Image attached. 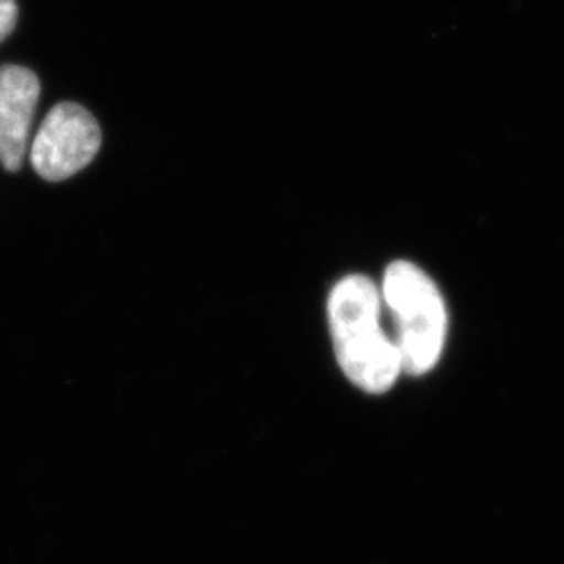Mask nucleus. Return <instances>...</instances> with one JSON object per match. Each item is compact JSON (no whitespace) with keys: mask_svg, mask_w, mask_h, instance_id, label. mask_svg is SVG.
<instances>
[{"mask_svg":"<svg viewBox=\"0 0 564 564\" xmlns=\"http://www.w3.org/2000/svg\"><path fill=\"white\" fill-rule=\"evenodd\" d=\"M328 321L337 364L354 386L383 394L402 375L397 341L381 326V293L365 275H348L332 288Z\"/></svg>","mask_w":564,"mask_h":564,"instance_id":"obj_1","label":"nucleus"},{"mask_svg":"<svg viewBox=\"0 0 564 564\" xmlns=\"http://www.w3.org/2000/svg\"><path fill=\"white\" fill-rule=\"evenodd\" d=\"M380 293L397 325L394 341L403 370L427 375L438 364L447 334V312L438 286L413 262L397 261L387 268Z\"/></svg>","mask_w":564,"mask_h":564,"instance_id":"obj_2","label":"nucleus"},{"mask_svg":"<svg viewBox=\"0 0 564 564\" xmlns=\"http://www.w3.org/2000/svg\"><path fill=\"white\" fill-rule=\"evenodd\" d=\"M101 147V129L85 107L59 104L39 127L30 160L39 176L50 182L70 178L93 162Z\"/></svg>","mask_w":564,"mask_h":564,"instance_id":"obj_3","label":"nucleus"},{"mask_svg":"<svg viewBox=\"0 0 564 564\" xmlns=\"http://www.w3.org/2000/svg\"><path fill=\"white\" fill-rule=\"evenodd\" d=\"M41 85L24 66H0V162L19 171L24 162Z\"/></svg>","mask_w":564,"mask_h":564,"instance_id":"obj_4","label":"nucleus"},{"mask_svg":"<svg viewBox=\"0 0 564 564\" xmlns=\"http://www.w3.org/2000/svg\"><path fill=\"white\" fill-rule=\"evenodd\" d=\"M17 10L15 0H0V43L4 41L17 24Z\"/></svg>","mask_w":564,"mask_h":564,"instance_id":"obj_5","label":"nucleus"}]
</instances>
